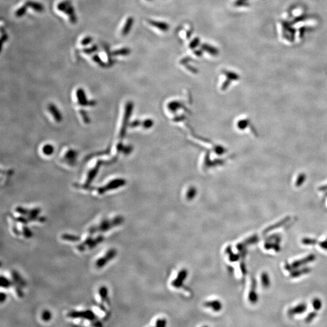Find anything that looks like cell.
<instances>
[{"mask_svg":"<svg viewBox=\"0 0 327 327\" xmlns=\"http://www.w3.org/2000/svg\"><path fill=\"white\" fill-rule=\"evenodd\" d=\"M312 305H313V307L314 309V310H316V311L320 310L321 309L322 305L321 300L318 299V298L314 299L312 302Z\"/></svg>","mask_w":327,"mask_h":327,"instance_id":"29","label":"cell"},{"mask_svg":"<svg viewBox=\"0 0 327 327\" xmlns=\"http://www.w3.org/2000/svg\"><path fill=\"white\" fill-rule=\"evenodd\" d=\"M93 40H94V39H93V38H92V37H90V36H87V37H85L84 38H83V40H81V44L82 46H87V45H89V44H90V43L92 42Z\"/></svg>","mask_w":327,"mask_h":327,"instance_id":"34","label":"cell"},{"mask_svg":"<svg viewBox=\"0 0 327 327\" xmlns=\"http://www.w3.org/2000/svg\"><path fill=\"white\" fill-rule=\"evenodd\" d=\"M148 1H151V0H148Z\"/></svg>","mask_w":327,"mask_h":327,"instance_id":"45","label":"cell"},{"mask_svg":"<svg viewBox=\"0 0 327 327\" xmlns=\"http://www.w3.org/2000/svg\"><path fill=\"white\" fill-rule=\"evenodd\" d=\"M267 241H274L278 243H280L281 241V236L279 234H274L271 236H268L266 239Z\"/></svg>","mask_w":327,"mask_h":327,"instance_id":"32","label":"cell"},{"mask_svg":"<svg viewBox=\"0 0 327 327\" xmlns=\"http://www.w3.org/2000/svg\"><path fill=\"white\" fill-rule=\"evenodd\" d=\"M302 243L306 245H314L317 243L318 241L317 240V239L309 238V237H305V238L302 239Z\"/></svg>","mask_w":327,"mask_h":327,"instance_id":"28","label":"cell"},{"mask_svg":"<svg viewBox=\"0 0 327 327\" xmlns=\"http://www.w3.org/2000/svg\"><path fill=\"white\" fill-rule=\"evenodd\" d=\"M279 243L273 242V241H267L264 244V248L266 250H271L273 249L275 252H279L281 251V247L279 245Z\"/></svg>","mask_w":327,"mask_h":327,"instance_id":"15","label":"cell"},{"mask_svg":"<svg viewBox=\"0 0 327 327\" xmlns=\"http://www.w3.org/2000/svg\"><path fill=\"white\" fill-rule=\"evenodd\" d=\"M199 43H200V40L199 38H195L190 44V47L191 49H195L196 48L199 44Z\"/></svg>","mask_w":327,"mask_h":327,"instance_id":"39","label":"cell"},{"mask_svg":"<svg viewBox=\"0 0 327 327\" xmlns=\"http://www.w3.org/2000/svg\"><path fill=\"white\" fill-rule=\"evenodd\" d=\"M92 59L94 60V61L95 62H96L97 64H98L101 67H105L106 65V64L101 59V58H100V56L98 55H93L92 56Z\"/></svg>","mask_w":327,"mask_h":327,"instance_id":"30","label":"cell"},{"mask_svg":"<svg viewBox=\"0 0 327 327\" xmlns=\"http://www.w3.org/2000/svg\"><path fill=\"white\" fill-rule=\"evenodd\" d=\"M42 319L44 321H49L51 319L52 317V314L48 310H45L43 311L42 314Z\"/></svg>","mask_w":327,"mask_h":327,"instance_id":"36","label":"cell"},{"mask_svg":"<svg viewBox=\"0 0 327 327\" xmlns=\"http://www.w3.org/2000/svg\"><path fill=\"white\" fill-rule=\"evenodd\" d=\"M64 14H65L67 16H68L69 20L71 24H76L77 22V18L75 14V9L73 6L71 5H70L64 12Z\"/></svg>","mask_w":327,"mask_h":327,"instance_id":"14","label":"cell"},{"mask_svg":"<svg viewBox=\"0 0 327 327\" xmlns=\"http://www.w3.org/2000/svg\"><path fill=\"white\" fill-rule=\"evenodd\" d=\"M6 299V294L4 293H1V302L3 303Z\"/></svg>","mask_w":327,"mask_h":327,"instance_id":"43","label":"cell"},{"mask_svg":"<svg viewBox=\"0 0 327 327\" xmlns=\"http://www.w3.org/2000/svg\"><path fill=\"white\" fill-rule=\"evenodd\" d=\"M160 323H162V326H164V325H166V320H162V321L161 320H160ZM157 323H158L157 324V326H162V325L160 324L159 322H157Z\"/></svg>","mask_w":327,"mask_h":327,"instance_id":"44","label":"cell"},{"mask_svg":"<svg viewBox=\"0 0 327 327\" xmlns=\"http://www.w3.org/2000/svg\"><path fill=\"white\" fill-rule=\"evenodd\" d=\"M133 23H134V18H133V17H129L127 19L124 25V27L122 29V35L123 36H127L130 33L133 27Z\"/></svg>","mask_w":327,"mask_h":327,"instance_id":"11","label":"cell"},{"mask_svg":"<svg viewBox=\"0 0 327 327\" xmlns=\"http://www.w3.org/2000/svg\"><path fill=\"white\" fill-rule=\"evenodd\" d=\"M71 5V2L70 0H64V1L60 2L57 5V9L62 12H64L65 10Z\"/></svg>","mask_w":327,"mask_h":327,"instance_id":"20","label":"cell"},{"mask_svg":"<svg viewBox=\"0 0 327 327\" xmlns=\"http://www.w3.org/2000/svg\"><path fill=\"white\" fill-rule=\"evenodd\" d=\"M318 244L322 249L327 250V239L326 240H323V241H321V242H318Z\"/></svg>","mask_w":327,"mask_h":327,"instance_id":"41","label":"cell"},{"mask_svg":"<svg viewBox=\"0 0 327 327\" xmlns=\"http://www.w3.org/2000/svg\"><path fill=\"white\" fill-rule=\"evenodd\" d=\"M23 233H24V236L26 237L27 238H29L32 236V233L31 232L30 229L28 228L27 227H23Z\"/></svg>","mask_w":327,"mask_h":327,"instance_id":"40","label":"cell"},{"mask_svg":"<svg viewBox=\"0 0 327 327\" xmlns=\"http://www.w3.org/2000/svg\"><path fill=\"white\" fill-rule=\"evenodd\" d=\"M206 305L208 306H211L215 311H219L221 308V304L219 301H211L207 302Z\"/></svg>","mask_w":327,"mask_h":327,"instance_id":"27","label":"cell"},{"mask_svg":"<svg viewBox=\"0 0 327 327\" xmlns=\"http://www.w3.org/2000/svg\"><path fill=\"white\" fill-rule=\"evenodd\" d=\"M123 184V181L122 180H115L113 181L110 182L106 186L101 188L98 190V192L100 194H103L107 190H113L115 189L118 188L119 186H122Z\"/></svg>","mask_w":327,"mask_h":327,"instance_id":"5","label":"cell"},{"mask_svg":"<svg viewBox=\"0 0 327 327\" xmlns=\"http://www.w3.org/2000/svg\"><path fill=\"white\" fill-rule=\"evenodd\" d=\"M256 286H257L256 281H255V279H253L252 282V288H251V290L250 291L249 296V300L252 303H255L256 302H258V296L256 291Z\"/></svg>","mask_w":327,"mask_h":327,"instance_id":"10","label":"cell"},{"mask_svg":"<svg viewBox=\"0 0 327 327\" xmlns=\"http://www.w3.org/2000/svg\"><path fill=\"white\" fill-rule=\"evenodd\" d=\"M186 276H187V271H186V270L181 271V275L179 276V277L177 278V279H176V281H175L173 282V285L175 287H179V286H181V285L182 284H181V281H183L184 279H185V278H186Z\"/></svg>","mask_w":327,"mask_h":327,"instance_id":"26","label":"cell"},{"mask_svg":"<svg viewBox=\"0 0 327 327\" xmlns=\"http://www.w3.org/2000/svg\"><path fill=\"white\" fill-rule=\"evenodd\" d=\"M98 47L97 46H94L91 47H89V48H85L84 49H83V52L86 53V54H91L92 53H94L95 52H96L97 50H98Z\"/></svg>","mask_w":327,"mask_h":327,"instance_id":"37","label":"cell"},{"mask_svg":"<svg viewBox=\"0 0 327 327\" xmlns=\"http://www.w3.org/2000/svg\"><path fill=\"white\" fill-rule=\"evenodd\" d=\"M76 95L79 103L81 104V105H87L86 104L88 103V102H87L86 94L83 89H78L76 91Z\"/></svg>","mask_w":327,"mask_h":327,"instance_id":"17","label":"cell"},{"mask_svg":"<svg viewBox=\"0 0 327 327\" xmlns=\"http://www.w3.org/2000/svg\"><path fill=\"white\" fill-rule=\"evenodd\" d=\"M8 37L7 34H6V33H5L4 35H2V46L3 45V43L6 41V40H8Z\"/></svg>","mask_w":327,"mask_h":327,"instance_id":"42","label":"cell"},{"mask_svg":"<svg viewBox=\"0 0 327 327\" xmlns=\"http://www.w3.org/2000/svg\"><path fill=\"white\" fill-rule=\"evenodd\" d=\"M100 295L101 297V299L103 300H106L107 299V296H108V290L107 288L105 287H101L100 290Z\"/></svg>","mask_w":327,"mask_h":327,"instance_id":"31","label":"cell"},{"mask_svg":"<svg viewBox=\"0 0 327 327\" xmlns=\"http://www.w3.org/2000/svg\"><path fill=\"white\" fill-rule=\"evenodd\" d=\"M291 217L290 216H288V217H286L285 218H284L283 219L281 220L280 221L278 222L276 224H273L272 225L267 227L264 231H263V234H267V233H268L269 232L275 230V229H277V228H279L280 227H281L282 226H283L284 225L286 224L290 220Z\"/></svg>","mask_w":327,"mask_h":327,"instance_id":"7","label":"cell"},{"mask_svg":"<svg viewBox=\"0 0 327 327\" xmlns=\"http://www.w3.org/2000/svg\"><path fill=\"white\" fill-rule=\"evenodd\" d=\"M27 8L28 7L26 5H24L23 6H21L20 8H19L15 12V15L18 18H21L23 16H24L26 14V12H27Z\"/></svg>","mask_w":327,"mask_h":327,"instance_id":"25","label":"cell"},{"mask_svg":"<svg viewBox=\"0 0 327 327\" xmlns=\"http://www.w3.org/2000/svg\"><path fill=\"white\" fill-rule=\"evenodd\" d=\"M311 271V268L309 267H303L300 269L296 268L290 271V276L291 278H298L303 275L309 273Z\"/></svg>","mask_w":327,"mask_h":327,"instance_id":"13","label":"cell"},{"mask_svg":"<svg viewBox=\"0 0 327 327\" xmlns=\"http://www.w3.org/2000/svg\"><path fill=\"white\" fill-rule=\"evenodd\" d=\"M258 240H259V237L257 235L251 236L249 238L245 239L243 242H242L240 243L239 244H238V245L237 246V248H238V249H239V250L243 249L245 247L247 246V245H249L252 244V243H256V242H257L258 241Z\"/></svg>","mask_w":327,"mask_h":327,"instance_id":"12","label":"cell"},{"mask_svg":"<svg viewBox=\"0 0 327 327\" xmlns=\"http://www.w3.org/2000/svg\"><path fill=\"white\" fill-rule=\"evenodd\" d=\"M53 151V148L50 145H46L43 147V152L44 154L47 155H50L52 154Z\"/></svg>","mask_w":327,"mask_h":327,"instance_id":"38","label":"cell"},{"mask_svg":"<svg viewBox=\"0 0 327 327\" xmlns=\"http://www.w3.org/2000/svg\"><path fill=\"white\" fill-rule=\"evenodd\" d=\"M131 53V50L128 47H123L112 52L113 56H127Z\"/></svg>","mask_w":327,"mask_h":327,"instance_id":"19","label":"cell"},{"mask_svg":"<svg viewBox=\"0 0 327 327\" xmlns=\"http://www.w3.org/2000/svg\"><path fill=\"white\" fill-rule=\"evenodd\" d=\"M317 315V313L316 311H312V312L310 313L307 315V316L306 317V318L305 319V322H307V323H309V322H311L314 319H315V317H316Z\"/></svg>","mask_w":327,"mask_h":327,"instance_id":"35","label":"cell"},{"mask_svg":"<svg viewBox=\"0 0 327 327\" xmlns=\"http://www.w3.org/2000/svg\"><path fill=\"white\" fill-rule=\"evenodd\" d=\"M68 316L71 318H84L90 320L96 319L95 315L90 310L84 311H72L68 314Z\"/></svg>","mask_w":327,"mask_h":327,"instance_id":"4","label":"cell"},{"mask_svg":"<svg viewBox=\"0 0 327 327\" xmlns=\"http://www.w3.org/2000/svg\"><path fill=\"white\" fill-rule=\"evenodd\" d=\"M49 110L50 112V113L53 115L54 118H55L56 121H60L61 120V116L60 115V113L59 112V110H58V109H56V107L53 105H50L49 106Z\"/></svg>","mask_w":327,"mask_h":327,"instance_id":"21","label":"cell"},{"mask_svg":"<svg viewBox=\"0 0 327 327\" xmlns=\"http://www.w3.org/2000/svg\"><path fill=\"white\" fill-rule=\"evenodd\" d=\"M306 310H307V305L305 303H303L299 304L292 308H290L288 311V314L290 316H293L294 315L302 314L305 311H306Z\"/></svg>","mask_w":327,"mask_h":327,"instance_id":"8","label":"cell"},{"mask_svg":"<svg viewBox=\"0 0 327 327\" xmlns=\"http://www.w3.org/2000/svg\"><path fill=\"white\" fill-rule=\"evenodd\" d=\"M12 278L14 279V284L15 285V286H19L20 287H22L26 285V283L24 280L16 271H14L12 273Z\"/></svg>","mask_w":327,"mask_h":327,"instance_id":"18","label":"cell"},{"mask_svg":"<svg viewBox=\"0 0 327 327\" xmlns=\"http://www.w3.org/2000/svg\"><path fill=\"white\" fill-rule=\"evenodd\" d=\"M124 221L123 217L122 216L115 217L112 220H104L103 221L100 225L98 226H94L89 228V233L90 234H94L97 231L105 232L109 231L110 229L114 227L118 226L121 224Z\"/></svg>","mask_w":327,"mask_h":327,"instance_id":"1","label":"cell"},{"mask_svg":"<svg viewBox=\"0 0 327 327\" xmlns=\"http://www.w3.org/2000/svg\"><path fill=\"white\" fill-rule=\"evenodd\" d=\"M261 282L263 287L265 288L269 287V286L270 285V278L268 274L265 272H264L261 275Z\"/></svg>","mask_w":327,"mask_h":327,"instance_id":"22","label":"cell"},{"mask_svg":"<svg viewBox=\"0 0 327 327\" xmlns=\"http://www.w3.org/2000/svg\"><path fill=\"white\" fill-rule=\"evenodd\" d=\"M61 238L64 240H68L70 242H78L80 240V237L78 236L69 234H64L62 235Z\"/></svg>","mask_w":327,"mask_h":327,"instance_id":"24","label":"cell"},{"mask_svg":"<svg viewBox=\"0 0 327 327\" xmlns=\"http://www.w3.org/2000/svg\"><path fill=\"white\" fill-rule=\"evenodd\" d=\"M24 5H26L28 8L32 9L37 12L41 13L44 11V7L41 3L32 1V0H28V1L26 2Z\"/></svg>","mask_w":327,"mask_h":327,"instance_id":"9","label":"cell"},{"mask_svg":"<svg viewBox=\"0 0 327 327\" xmlns=\"http://www.w3.org/2000/svg\"><path fill=\"white\" fill-rule=\"evenodd\" d=\"M315 259H316V256H314L313 254H311V255H309L307 256H306V257H305V258H302L301 259L294 261L291 264H290L288 263L285 264V270L290 271L293 269L298 268L300 267H302V266H303L304 265H306V264H307L308 263L312 262Z\"/></svg>","mask_w":327,"mask_h":327,"instance_id":"2","label":"cell"},{"mask_svg":"<svg viewBox=\"0 0 327 327\" xmlns=\"http://www.w3.org/2000/svg\"><path fill=\"white\" fill-rule=\"evenodd\" d=\"M104 237L103 236H98L95 239H93L91 243L89 245V248L90 249L95 248L97 246V245H98L99 243H101L104 240Z\"/></svg>","mask_w":327,"mask_h":327,"instance_id":"23","label":"cell"},{"mask_svg":"<svg viewBox=\"0 0 327 327\" xmlns=\"http://www.w3.org/2000/svg\"><path fill=\"white\" fill-rule=\"evenodd\" d=\"M147 23L153 26L154 27L157 28V29L162 31V32H167L169 29V25L165 22L163 21H158L152 20H147Z\"/></svg>","mask_w":327,"mask_h":327,"instance_id":"6","label":"cell"},{"mask_svg":"<svg viewBox=\"0 0 327 327\" xmlns=\"http://www.w3.org/2000/svg\"><path fill=\"white\" fill-rule=\"evenodd\" d=\"M117 252L115 249H110L109 250L106 255L103 257L100 258L97 262H96V266L98 268L104 267L110 261H111L112 259H113L115 256L116 255Z\"/></svg>","mask_w":327,"mask_h":327,"instance_id":"3","label":"cell"},{"mask_svg":"<svg viewBox=\"0 0 327 327\" xmlns=\"http://www.w3.org/2000/svg\"><path fill=\"white\" fill-rule=\"evenodd\" d=\"M12 282L9 280L7 278L3 277V276H2L1 278V286L2 287H4V288H9L10 286L12 285Z\"/></svg>","mask_w":327,"mask_h":327,"instance_id":"33","label":"cell"},{"mask_svg":"<svg viewBox=\"0 0 327 327\" xmlns=\"http://www.w3.org/2000/svg\"><path fill=\"white\" fill-rule=\"evenodd\" d=\"M201 48L202 49L210 53V55H213V56H216L219 54V50L214 47L210 45V44H204L202 45L201 46Z\"/></svg>","mask_w":327,"mask_h":327,"instance_id":"16","label":"cell"}]
</instances>
